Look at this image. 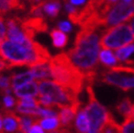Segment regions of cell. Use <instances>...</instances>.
<instances>
[{
	"label": "cell",
	"instance_id": "obj_37",
	"mask_svg": "<svg viewBox=\"0 0 134 133\" xmlns=\"http://www.w3.org/2000/svg\"><path fill=\"white\" fill-rule=\"evenodd\" d=\"M118 1V0H105V2H107L108 4H113V3H116Z\"/></svg>",
	"mask_w": 134,
	"mask_h": 133
},
{
	"label": "cell",
	"instance_id": "obj_11",
	"mask_svg": "<svg viewBox=\"0 0 134 133\" xmlns=\"http://www.w3.org/2000/svg\"><path fill=\"white\" fill-rule=\"evenodd\" d=\"M81 105V104H80ZM80 105H72V106H58V118L60 121L61 128H68L71 125L73 119L75 118L76 112L80 108Z\"/></svg>",
	"mask_w": 134,
	"mask_h": 133
},
{
	"label": "cell",
	"instance_id": "obj_23",
	"mask_svg": "<svg viewBox=\"0 0 134 133\" xmlns=\"http://www.w3.org/2000/svg\"><path fill=\"white\" fill-rule=\"evenodd\" d=\"M15 104L19 106H23V107L33 108V109H37L41 106L37 98H34V97H19Z\"/></svg>",
	"mask_w": 134,
	"mask_h": 133
},
{
	"label": "cell",
	"instance_id": "obj_41",
	"mask_svg": "<svg viewBox=\"0 0 134 133\" xmlns=\"http://www.w3.org/2000/svg\"><path fill=\"white\" fill-rule=\"evenodd\" d=\"M62 133H71V132H69L68 130H65V129H63V128H62Z\"/></svg>",
	"mask_w": 134,
	"mask_h": 133
},
{
	"label": "cell",
	"instance_id": "obj_24",
	"mask_svg": "<svg viewBox=\"0 0 134 133\" xmlns=\"http://www.w3.org/2000/svg\"><path fill=\"white\" fill-rule=\"evenodd\" d=\"M100 133H121V129H120V125L113 119V117H111L106 122V124L104 125V128L102 129Z\"/></svg>",
	"mask_w": 134,
	"mask_h": 133
},
{
	"label": "cell",
	"instance_id": "obj_9",
	"mask_svg": "<svg viewBox=\"0 0 134 133\" xmlns=\"http://www.w3.org/2000/svg\"><path fill=\"white\" fill-rule=\"evenodd\" d=\"M20 24L25 36L30 39H34L35 35L38 33L48 31V24L44 18H20Z\"/></svg>",
	"mask_w": 134,
	"mask_h": 133
},
{
	"label": "cell",
	"instance_id": "obj_19",
	"mask_svg": "<svg viewBox=\"0 0 134 133\" xmlns=\"http://www.w3.org/2000/svg\"><path fill=\"white\" fill-rule=\"evenodd\" d=\"M98 59L100 63L105 66H115L117 65L118 63V59L115 55V52H113L111 49H105L103 48L102 50L99 51V55H98Z\"/></svg>",
	"mask_w": 134,
	"mask_h": 133
},
{
	"label": "cell",
	"instance_id": "obj_14",
	"mask_svg": "<svg viewBox=\"0 0 134 133\" xmlns=\"http://www.w3.org/2000/svg\"><path fill=\"white\" fill-rule=\"evenodd\" d=\"M18 97H36L38 95V84L34 81L27 82L14 90Z\"/></svg>",
	"mask_w": 134,
	"mask_h": 133
},
{
	"label": "cell",
	"instance_id": "obj_21",
	"mask_svg": "<svg viewBox=\"0 0 134 133\" xmlns=\"http://www.w3.org/2000/svg\"><path fill=\"white\" fill-rule=\"evenodd\" d=\"M36 122L46 131H52L61 128L58 117H45L43 119L38 118L36 119Z\"/></svg>",
	"mask_w": 134,
	"mask_h": 133
},
{
	"label": "cell",
	"instance_id": "obj_26",
	"mask_svg": "<svg viewBox=\"0 0 134 133\" xmlns=\"http://www.w3.org/2000/svg\"><path fill=\"white\" fill-rule=\"evenodd\" d=\"M0 88L3 93L11 94V76H4L0 74Z\"/></svg>",
	"mask_w": 134,
	"mask_h": 133
},
{
	"label": "cell",
	"instance_id": "obj_36",
	"mask_svg": "<svg viewBox=\"0 0 134 133\" xmlns=\"http://www.w3.org/2000/svg\"><path fill=\"white\" fill-rule=\"evenodd\" d=\"M48 133H62V128H61V129H57V130H52V131H49Z\"/></svg>",
	"mask_w": 134,
	"mask_h": 133
},
{
	"label": "cell",
	"instance_id": "obj_8",
	"mask_svg": "<svg viewBox=\"0 0 134 133\" xmlns=\"http://www.w3.org/2000/svg\"><path fill=\"white\" fill-rule=\"evenodd\" d=\"M134 15V1L116 2L109 7L103 16V26L105 29L124 23Z\"/></svg>",
	"mask_w": 134,
	"mask_h": 133
},
{
	"label": "cell",
	"instance_id": "obj_28",
	"mask_svg": "<svg viewBox=\"0 0 134 133\" xmlns=\"http://www.w3.org/2000/svg\"><path fill=\"white\" fill-rule=\"evenodd\" d=\"M15 103H16V101L14 99V97H12L11 94H7L3 97V105L5 108H8V109L12 108L13 106H15Z\"/></svg>",
	"mask_w": 134,
	"mask_h": 133
},
{
	"label": "cell",
	"instance_id": "obj_43",
	"mask_svg": "<svg viewBox=\"0 0 134 133\" xmlns=\"http://www.w3.org/2000/svg\"><path fill=\"white\" fill-rule=\"evenodd\" d=\"M3 18V15H1V14H0V19H2Z\"/></svg>",
	"mask_w": 134,
	"mask_h": 133
},
{
	"label": "cell",
	"instance_id": "obj_2",
	"mask_svg": "<svg viewBox=\"0 0 134 133\" xmlns=\"http://www.w3.org/2000/svg\"><path fill=\"white\" fill-rule=\"evenodd\" d=\"M49 68L52 79L58 84L73 90L80 94L84 86L85 75L72 63L66 52H61L55 57H51Z\"/></svg>",
	"mask_w": 134,
	"mask_h": 133
},
{
	"label": "cell",
	"instance_id": "obj_27",
	"mask_svg": "<svg viewBox=\"0 0 134 133\" xmlns=\"http://www.w3.org/2000/svg\"><path fill=\"white\" fill-rule=\"evenodd\" d=\"M121 133H134V120L130 117L124 119L123 123L120 125Z\"/></svg>",
	"mask_w": 134,
	"mask_h": 133
},
{
	"label": "cell",
	"instance_id": "obj_6",
	"mask_svg": "<svg viewBox=\"0 0 134 133\" xmlns=\"http://www.w3.org/2000/svg\"><path fill=\"white\" fill-rule=\"evenodd\" d=\"M100 38V47L105 49H118L134 42V33L129 23H121L106 29Z\"/></svg>",
	"mask_w": 134,
	"mask_h": 133
},
{
	"label": "cell",
	"instance_id": "obj_35",
	"mask_svg": "<svg viewBox=\"0 0 134 133\" xmlns=\"http://www.w3.org/2000/svg\"><path fill=\"white\" fill-rule=\"evenodd\" d=\"M129 25H130V27H131L132 32L134 33V15L129 20Z\"/></svg>",
	"mask_w": 134,
	"mask_h": 133
},
{
	"label": "cell",
	"instance_id": "obj_39",
	"mask_svg": "<svg viewBox=\"0 0 134 133\" xmlns=\"http://www.w3.org/2000/svg\"><path fill=\"white\" fill-rule=\"evenodd\" d=\"M131 118L134 120V104H133V106H132V111H131Z\"/></svg>",
	"mask_w": 134,
	"mask_h": 133
},
{
	"label": "cell",
	"instance_id": "obj_18",
	"mask_svg": "<svg viewBox=\"0 0 134 133\" xmlns=\"http://www.w3.org/2000/svg\"><path fill=\"white\" fill-rule=\"evenodd\" d=\"M50 37L52 41V45L56 48H63L69 42V37L66 35V33L62 32L59 29H53L50 32Z\"/></svg>",
	"mask_w": 134,
	"mask_h": 133
},
{
	"label": "cell",
	"instance_id": "obj_1",
	"mask_svg": "<svg viewBox=\"0 0 134 133\" xmlns=\"http://www.w3.org/2000/svg\"><path fill=\"white\" fill-rule=\"evenodd\" d=\"M99 26H84L79 31L73 48L66 55L76 68L85 75L86 83H92L96 77L98 55L100 50Z\"/></svg>",
	"mask_w": 134,
	"mask_h": 133
},
{
	"label": "cell",
	"instance_id": "obj_38",
	"mask_svg": "<svg viewBox=\"0 0 134 133\" xmlns=\"http://www.w3.org/2000/svg\"><path fill=\"white\" fill-rule=\"evenodd\" d=\"M29 1H30L32 4H35V3H38V2L44 1V0H29Z\"/></svg>",
	"mask_w": 134,
	"mask_h": 133
},
{
	"label": "cell",
	"instance_id": "obj_4",
	"mask_svg": "<svg viewBox=\"0 0 134 133\" xmlns=\"http://www.w3.org/2000/svg\"><path fill=\"white\" fill-rule=\"evenodd\" d=\"M86 90L88 94V103L84 109L90 124L88 133H100L104 125L112 117V115L96 99L92 83H87Z\"/></svg>",
	"mask_w": 134,
	"mask_h": 133
},
{
	"label": "cell",
	"instance_id": "obj_29",
	"mask_svg": "<svg viewBox=\"0 0 134 133\" xmlns=\"http://www.w3.org/2000/svg\"><path fill=\"white\" fill-rule=\"evenodd\" d=\"M58 29L61 30L64 33H70L72 31V25L68 21H61L58 23Z\"/></svg>",
	"mask_w": 134,
	"mask_h": 133
},
{
	"label": "cell",
	"instance_id": "obj_5",
	"mask_svg": "<svg viewBox=\"0 0 134 133\" xmlns=\"http://www.w3.org/2000/svg\"><path fill=\"white\" fill-rule=\"evenodd\" d=\"M0 58L5 62L7 70L13 66L29 65L30 48L26 44H19L4 38L0 43Z\"/></svg>",
	"mask_w": 134,
	"mask_h": 133
},
{
	"label": "cell",
	"instance_id": "obj_32",
	"mask_svg": "<svg viewBox=\"0 0 134 133\" xmlns=\"http://www.w3.org/2000/svg\"><path fill=\"white\" fill-rule=\"evenodd\" d=\"M68 1L76 8H81V7H84L87 3V0H68Z\"/></svg>",
	"mask_w": 134,
	"mask_h": 133
},
{
	"label": "cell",
	"instance_id": "obj_20",
	"mask_svg": "<svg viewBox=\"0 0 134 133\" xmlns=\"http://www.w3.org/2000/svg\"><path fill=\"white\" fill-rule=\"evenodd\" d=\"M33 80H34V76H33L31 71H26L23 73H20V74H14L11 76V88L15 90L21 85L33 81Z\"/></svg>",
	"mask_w": 134,
	"mask_h": 133
},
{
	"label": "cell",
	"instance_id": "obj_42",
	"mask_svg": "<svg viewBox=\"0 0 134 133\" xmlns=\"http://www.w3.org/2000/svg\"><path fill=\"white\" fill-rule=\"evenodd\" d=\"M121 1H124V2H133L134 0H121Z\"/></svg>",
	"mask_w": 134,
	"mask_h": 133
},
{
	"label": "cell",
	"instance_id": "obj_17",
	"mask_svg": "<svg viewBox=\"0 0 134 133\" xmlns=\"http://www.w3.org/2000/svg\"><path fill=\"white\" fill-rule=\"evenodd\" d=\"M30 71L32 72L34 79H37V80H49V79H52L51 71H50V68H49V62L32 66Z\"/></svg>",
	"mask_w": 134,
	"mask_h": 133
},
{
	"label": "cell",
	"instance_id": "obj_34",
	"mask_svg": "<svg viewBox=\"0 0 134 133\" xmlns=\"http://www.w3.org/2000/svg\"><path fill=\"white\" fill-rule=\"evenodd\" d=\"M3 70H7V65H5V62L0 58V72L3 71Z\"/></svg>",
	"mask_w": 134,
	"mask_h": 133
},
{
	"label": "cell",
	"instance_id": "obj_15",
	"mask_svg": "<svg viewBox=\"0 0 134 133\" xmlns=\"http://www.w3.org/2000/svg\"><path fill=\"white\" fill-rule=\"evenodd\" d=\"M44 13L51 19L58 16L60 9H61V2L60 0H44L42 1Z\"/></svg>",
	"mask_w": 134,
	"mask_h": 133
},
{
	"label": "cell",
	"instance_id": "obj_3",
	"mask_svg": "<svg viewBox=\"0 0 134 133\" xmlns=\"http://www.w3.org/2000/svg\"><path fill=\"white\" fill-rule=\"evenodd\" d=\"M38 94L48 96L52 103L58 106H72L80 105L79 94L73 90L64 87L58 84L57 82H52L49 80L46 81H38Z\"/></svg>",
	"mask_w": 134,
	"mask_h": 133
},
{
	"label": "cell",
	"instance_id": "obj_13",
	"mask_svg": "<svg viewBox=\"0 0 134 133\" xmlns=\"http://www.w3.org/2000/svg\"><path fill=\"white\" fill-rule=\"evenodd\" d=\"M2 129L7 133H13L20 129V117L11 110L3 111Z\"/></svg>",
	"mask_w": 134,
	"mask_h": 133
},
{
	"label": "cell",
	"instance_id": "obj_33",
	"mask_svg": "<svg viewBox=\"0 0 134 133\" xmlns=\"http://www.w3.org/2000/svg\"><path fill=\"white\" fill-rule=\"evenodd\" d=\"M88 2H91L94 5H96L97 8H100V7L105 3V0H90Z\"/></svg>",
	"mask_w": 134,
	"mask_h": 133
},
{
	"label": "cell",
	"instance_id": "obj_22",
	"mask_svg": "<svg viewBox=\"0 0 134 133\" xmlns=\"http://www.w3.org/2000/svg\"><path fill=\"white\" fill-rule=\"evenodd\" d=\"M132 102L129 97H125L124 99H122L117 106H116V109L118 111V114L120 116H122L124 119L126 118H130L131 117V111H132Z\"/></svg>",
	"mask_w": 134,
	"mask_h": 133
},
{
	"label": "cell",
	"instance_id": "obj_10",
	"mask_svg": "<svg viewBox=\"0 0 134 133\" xmlns=\"http://www.w3.org/2000/svg\"><path fill=\"white\" fill-rule=\"evenodd\" d=\"M5 26H7V38L10 39V41L19 44H25L30 39L25 36L24 32L22 31L19 16L8 18L5 21Z\"/></svg>",
	"mask_w": 134,
	"mask_h": 133
},
{
	"label": "cell",
	"instance_id": "obj_7",
	"mask_svg": "<svg viewBox=\"0 0 134 133\" xmlns=\"http://www.w3.org/2000/svg\"><path fill=\"white\" fill-rule=\"evenodd\" d=\"M102 82L113 85L123 91L134 88V68L129 65H115L102 72Z\"/></svg>",
	"mask_w": 134,
	"mask_h": 133
},
{
	"label": "cell",
	"instance_id": "obj_12",
	"mask_svg": "<svg viewBox=\"0 0 134 133\" xmlns=\"http://www.w3.org/2000/svg\"><path fill=\"white\" fill-rule=\"evenodd\" d=\"M116 57L118 62L134 68V42L116 49Z\"/></svg>",
	"mask_w": 134,
	"mask_h": 133
},
{
	"label": "cell",
	"instance_id": "obj_30",
	"mask_svg": "<svg viewBox=\"0 0 134 133\" xmlns=\"http://www.w3.org/2000/svg\"><path fill=\"white\" fill-rule=\"evenodd\" d=\"M7 26L4 23V18L0 19V43L7 37Z\"/></svg>",
	"mask_w": 134,
	"mask_h": 133
},
{
	"label": "cell",
	"instance_id": "obj_44",
	"mask_svg": "<svg viewBox=\"0 0 134 133\" xmlns=\"http://www.w3.org/2000/svg\"><path fill=\"white\" fill-rule=\"evenodd\" d=\"M7 1H10V0H7Z\"/></svg>",
	"mask_w": 134,
	"mask_h": 133
},
{
	"label": "cell",
	"instance_id": "obj_25",
	"mask_svg": "<svg viewBox=\"0 0 134 133\" xmlns=\"http://www.w3.org/2000/svg\"><path fill=\"white\" fill-rule=\"evenodd\" d=\"M30 16H34V18H44L45 19V13L43 11V4L42 2H38L35 4H32L31 9L29 11Z\"/></svg>",
	"mask_w": 134,
	"mask_h": 133
},
{
	"label": "cell",
	"instance_id": "obj_40",
	"mask_svg": "<svg viewBox=\"0 0 134 133\" xmlns=\"http://www.w3.org/2000/svg\"><path fill=\"white\" fill-rule=\"evenodd\" d=\"M2 130V118H1V115H0V131Z\"/></svg>",
	"mask_w": 134,
	"mask_h": 133
},
{
	"label": "cell",
	"instance_id": "obj_16",
	"mask_svg": "<svg viewBox=\"0 0 134 133\" xmlns=\"http://www.w3.org/2000/svg\"><path fill=\"white\" fill-rule=\"evenodd\" d=\"M74 125L77 133H88L90 124H88V119H87V116H86L85 109L79 108L76 112Z\"/></svg>",
	"mask_w": 134,
	"mask_h": 133
},
{
	"label": "cell",
	"instance_id": "obj_31",
	"mask_svg": "<svg viewBox=\"0 0 134 133\" xmlns=\"http://www.w3.org/2000/svg\"><path fill=\"white\" fill-rule=\"evenodd\" d=\"M29 133H44V131H43V128L35 120L34 122H33V124L31 125V128L29 130Z\"/></svg>",
	"mask_w": 134,
	"mask_h": 133
}]
</instances>
